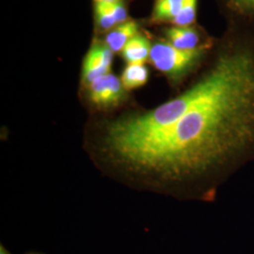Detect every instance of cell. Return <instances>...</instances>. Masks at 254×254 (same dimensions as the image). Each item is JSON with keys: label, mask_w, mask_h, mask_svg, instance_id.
<instances>
[{"label": "cell", "mask_w": 254, "mask_h": 254, "mask_svg": "<svg viewBox=\"0 0 254 254\" xmlns=\"http://www.w3.org/2000/svg\"><path fill=\"white\" fill-rule=\"evenodd\" d=\"M89 88V99L95 107L109 109L124 99L125 89L121 78L109 73L92 82Z\"/></svg>", "instance_id": "obj_3"}, {"label": "cell", "mask_w": 254, "mask_h": 254, "mask_svg": "<svg viewBox=\"0 0 254 254\" xmlns=\"http://www.w3.org/2000/svg\"><path fill=\"white\" fill-rule=\"evenodd\" d=\"M184 0H158L154 5L152 14L153 22L172 23L182 9Z\"/></svg>", "instance_id": "obj_10"}, {"label": "cell", "mask_w": 254, "mask_h": 254, "mask_svg": "<svg viewBox=\"0 0 254 254\" xmlns=\"http://www.w3.org/2000/svg\"><path fill=\"white\" fill-rule=\"evenodd\" d=\"M149 80V70L144 64H128L123 71L121 81L126 91L144 86Z\"/></svg>", "instance_id": "obj_9"}, {"label": "cell", "mask_w": 254, "mask_h": 254, "mask_svg": "<svg viewBox=\"0 0 254 254\" xmlns=\"http://www.w3.org/2000/svg\"><path fill=\"white\" fill-rule=\"evenodd\" d=\"M151 48L149 40L138 33L127 43L122 50V55L127 64H144L149 59Z\"/></svg>", "instance_id": "obj_8"}, {"label": "cell", "mask_w": 254, "mask_h": 254, "mask_svg": "<svg viewBox=\"0 0 254 254\" xmlns=\"http://www.w3.org/2000/svg\"><path fill=\"white\" fill-rule=\"evenodd\" d=\"M136 34H138V25L135 21H127L109 31L105 45L113 52H122L127 43Z\"/></svg>", "instance_id": "obj_7"}, {"label": "cell", "mask_w": 254, "mask_h": 254, "mask_svg": "<svg viewBox=\"0 0 254 254\" xmlns=\"http://www.w3.org/2000/svg\"><path fill=\"white\" fill-rule=\"evenodd\" d=\"M104 3V5L109 9V11L112 13V15L115 17L118 25L127 22L128 19V13L125 4L122 1L119 2H112V3Z\"/></svg>", "instance_id": "obj_13"}, {"label": "cell", "mask_w": 254, "mask_h": 254, "mask_svg": "<svg viewBox=\"0 0 254 254\" xmlns=\"http://www.w3.org/2000/svg\"><path fill=\"white\" fill-rule=\"evenodd\" d=\"M164 34L167 38V42H169L172 46L181 50H193L204 44L200 43L201 38L200 32L193 26H172L168 28H165Z\"/></svg>", "instance_id": "obj_6"}, {"label": "cell", "mask_w": 254, "mask_h": 254, "mask_svg": "<svg viewBox=\"0 0 254 254\" xmlns=\"http://www.w3.org/2000/svg\"><path fill=\"white\" fill-rule=\"evenodd\" d=\"M230 27L254 29V0H220Z\"/></svg>", "instance_id": "obj_5"}, {"label": "cell", "mask_w": 254, "mask_h": 254, "mask_svg": "<svg viewBox=\"0 0 254 254\" xmlns=\"http://www.w3.org/2000/svg\"><path fill=\"white\" fill-rule=\"evenodd\" d=\"M113 51L106 45L94 44L83 63L82 82L88 87L101 76L110 73Z\"/></svg>", "instance_id": "obj_4"}, {"label": "cell", "mask_w": 254, "mask_h": 254, "mask_svg": "<svg viewBox=\"0 0 254 254\" xmlns=\"http://www.w3.org/2000/svg\"><path fill=\"white\" fill-rule=\"evenodd\" d=\"M198 0H184L179 14L173 19L172 24L176 27H190L197 17Z\"/></svg>", "instance_id": "obj_11"}, {"label": "cell", "mask_w": 254, "mask_h": 254, "mask_svg": "<svg viewBox=\"0 0 254 254\" xmlns=\"http://www.w3.org/2000/svg\"><path fill=\"white\" fill-rule=\"evenodd\" d=\"M156 1H158V0H156Z\"/></svg>", "instance_id": "obj_17"}, {"label": "cell", "mask_w": 254, "mask_h": 254, "mask_svg": "<svg viewBox=\"0 0 254 254\" xmlns=\"http://www.w3.org/2000/svg\"><path fill=\"white\" fill-rule=\"evenodd\" d=\"M94 13L96 22L102 29L111 30L116 27V25L118 26L115 17L100 1H94Z\"/></svg>", "instance_id": "obj_12"}, {"label": "cell", "mask_w": 254, "mask_h": 254, "mask_svg": "<svg viewBox=\"0 0 254 254\" xmlns=\"http://www.w3.org/2000/svg\"></svg>", "instance_id": "obj_16"}, {"label": "cell", "mask_w": 254, "mask_h": 254, "mask_svg": "<svg viewBox=\"0 0 254 254\" xmlns=\"http://www.w3.org/2000/svg\"><path fill=\"white\" fill-rule=\"evenodd\" d=\"M212 47L213 43L207 41L196 49L181 50L161 41L152 45L149 61L173 84H178L199 65Z\"/></svg>", "instance_id": "obj_2"}, {"label": "cell", "mask_w": 254, "mask_h": 254, "mask_svg": "<svg viewBox=\"0 0 254 254\" xmlns=\"http://www.w3.org/2000/svg\"><path fill=\"white\" fill-rule=\"evenodd\" d=\"M194 85V100L172 126L112 153L170 190L210 199L254 163V29L230 27Z\"/></svg>", "instance_id": "obj_1"}, {"label": "cell", "mask_w": 254, "mask_h": 254, "mask_svg": "<svg viewBox=\"0 0 254 254\" xmlns=\"http://www.w3.org/2000/svg\"><path fill=\"white\" fill-rule=\"evenodd\" d=\"M0 254H10L9 252L7 251L6 248H4L3 245H0Z\"/></svg>", "instance_id": "obj_14"}, {"label": "cell", "mask_w": 254, "mask_h": 254, "mask_svg": "<svg viewBox=\"0 0 254 254\" xmlns=\"http://www.w3.org/2000/svg\"><path fill=\"white\" fill-rule=\"evenodd\" d=\"M94 1H100V2H105V3H112V2H119L121 0H94Z\"/></svg>", "instance_id": "obj_15"}]
</instances>
